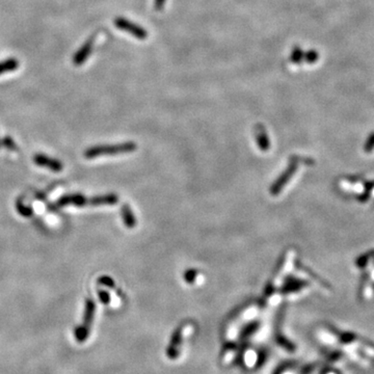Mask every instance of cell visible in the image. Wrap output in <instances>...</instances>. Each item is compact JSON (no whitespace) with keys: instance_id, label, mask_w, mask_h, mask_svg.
Segmentation results:
<instances>
[{"instance_id":"7","label":"cell","mask_w":374,"mask_h":374,"mask_svg":"<svg viewBox=\"0 0 374 374\" xmlns=\"http://www.w3.org/2000/svg\"><path fill=\"white\" fill-rule=\"evenodd\" d=\"M95 39H96V35H94L92 37L87 39L85 41V43L73 55L72 60H73V64L75 66H81L82 64H84V62L86 61V59L88 58L89 54L92 51V47H94V44H95Z\"/></svg>"},{"instance_id":"3","label":"cell","mask_w":374,"mask_h":374,"mask_svg":"<svg viewBox=\"0 0 374 374\" xmlns=\"http://www.w3.org/2000/svg\"><path fill=\"white\" fill-rule=\"evenodd\" d=\"M304 164L313 165L314 164V161L312 160L311 158L300 157V156H293V157H291L290 162H289V165L286 168V170L282 174V176H280L275 181V183L271 186L270 194L272 196H277L280 192H282V190L284 189V187L288 184V182L294 177L295 173L299 170L300 166L301 165H304Z\"/></svg>"},{"instance_id":"6","label":"cell","mask_w":374,"mask_h":374,"mask_svg":"<svg viewBox=\"0 0 374 374\" xmlns=\"http://www.w3.org/2000/svg\"><path fill=\"white\" fill-rule=\"evenodd\" d=\"M115 25L117 28L126 31L129 35L133 36L138 40H146L148 38V31L140 26L128 19H125L123 17H118L115 19Z\"/></svg>"},{"instance_id":"21","label":"cell","mask_w":374,"mask_h":374,"mask_svg":"<svg viewBox=\"0 0 374 374\" xmlns=\"http://www.w3.org/2000/svg\"><path fill=\"white\" fill-rule=\"evenodd\" d=\"M17 210L19 211V213H20L21 215L26 216V217H30L31 215L34 214V210L31 209L30 207L25 206L21 201H19V202L17 203Z\"/></svg>"},{"instance_id":"10","label":"cell","mask_w":374,"mask_h":374,"mask_svg":"<svg viewBox=\"0 0 374 374\" xmlns=\"http://www.w3.org/2000/svg\"><path fill=\"white\" fill-rule=\"evenodd\" d=\"M310 286V283L306 279H301V278H296L293 276H288L284 285L282 287V293L284 294H290V293H296V292H301L304 289L308 288Z\"/></svg>"},{"instance_id":"24","label":"cell","mask_w":374,"mask_h":374,"mask_svg":"<svg viewBox=\"0 0 374 374\" xmlns=\"http://www.w3.org/2000/svg\"><path fill=\"white\" fill-rule=\"evenodd\" d=\"M197 275H198V272L195 269H191L185 273V278H186L187 282H190L192 284V283L195 282V278H196Z\"/></svg>"},{"instance_id":"4","label":"cell","mask_w":374,"mask_h":374,"mask_svg":"<svg viewBox=\"0 0 374 374\" xmlns=\"http://www.w3.org/2000/svg\"><path fill=\"white\" fill-rule=\"evenodd\" d=\"M136 145L134 143H124L119 145H102L88 148L84 152V156L87 159H94L98 156L103 155H116L123 153H130L135 151Z\"/></svg>"},{"instance_id":"12","label":"cell","mask_w":374,"mask_h":374,"mask_svg":"<svg viewBox=\"0 0 374 374\" xmlns=\"http://www.w3.org/2000/svg\"><path fill=\"white\" fill-rule=\"evenodd\" d=\"M255 136L260 149L262 151H267L270 147V142L267 131L262 124H257L255 126Z\"/></svg>"},{"instance_id":"13","label":"cell","mask_w":374,"mask_h":374,"mask_svg":"<svg viewBox=\"0 0 374 374\" xmlns=\"http://www.w3.org/2000/svg\"><path fill=\"white\" fill-rule=\"evenodd\" d=\"M122 216H123V221L126 225V227L132 229L136 226V220L134 217L133 212L131 211L130 207L128 205H124L122 208Z\"/></svg>"},{"instance_id":"9","label":"cell","mask_w":374,"mask_h":374,"mask_svg":"<svg viewBox=\"0 0 374 374\" xmlns=\"http://www.w3.org/2000/svg\"><path fill=\"white\" fill-rule=\"evenodd\" d=\"M67 205H75L78 207L90 205V198H86L82 195H67L61 197L56 203V207H64Z\"/></svg>"},{"instance_id":"1","label":"cell","mask_w":374,"mask_h":374,"mask_svg":"<svg viewBox=\"0 0 374 374\" xmlns=\"http://www.w3.org/2000/svg\"><path fill=\"white\" fill-rule=\"evenodd\" d=\"M354 266L362 273L358 285V299L366 303L374 301V249L357 257Z\"/></svg>"},{"instance_id":"14","label":"cell","mask_w":374,"mask_h":374,"mask_svg":"<svg viewBox=\"0 0 374 374\" xmlns=\"http://www.w3.org/2000/svg\"><path fill=\"white\" fill-rule=\"evenodd\" d=\"M19 67V61L16 58H8L4 61H0V75L7 72H12L17 70Z\"/></svg>"},{"instance_id":"19","label":"cell","mask_w":374,"mask_h":374,"mask_svg":"<svg viewBox=\"0 0 374 374\" xmlns=\"http://www.w3.org/2000/svg\"><path fill=\"white\" fill-rule=\"evenodd\" d=\"M363 149H364V152L366 154H368V155H371V154L374 153V132H372L368 136V138L366 140V143H365Z\"/></svg>"},{"instance_id":"25","label":"cell","mask_w":374,"mask_h":374,"mask_svg":"<svg viewBox=\"0 0 374 374\" xmlns=\"http://www.w3.org/2000/svg\"><path fill=\"white\" fill-rule=\"evenodd\" d=\"M166 3V0H154V9L155 11L160 12L164 8V5Z\"/></svg>"},{"instance_id":"17","label":"cell","mask_w":374,"mask_h":374,"mask_svg":"<svg viewBox=\"0 0 374 374\" xmlns=\"http://www.w3.org/2000/svg\"><path fill=\"white\" fill-rule=\"evenodd\" d=\"M258 326H259V323L258 322H254V323H251V324L246 325L244 327V329H243L242 333H241V338L242 339H245V338L249 337L251 335H253L256 332V330L258 329Z\"/></svg>"},{"instance_id":"15","label":"cell","mask_w":374,"mask_h":374,"mask_svg":"<svg viewBox=\"0 0 374 374\" xmlns=\"http://www.w3.org/2000/svg\"><path fill=\"white\" fill-rule=\"evenodd\" d=\"M304 58H305V52L303 51V49L299 46H295L290 54V61L293 62L294 65H301L305 61Z\"/></svg>"},{"instance_id":"23","label":"cell","mask_w":374,"mask_h":374,"mask_svg":"<svg viewBox=\"0 0 374 374\" xmlns=\"http://www.w3.org/2000/svg\"><path fill=\"white\" fill-rule=\"evenodd\" d=\"M98 296H99L100 301H101L103 304L107 305V304L111 303V295L108 294V292L101 290V291L98 292Z\"/></svg>"},{"instance_id":"2","label":"cell","mask_w":374,"mask_h":374,"mask_svg":"<svg viewBox=\"0 0 374 374\" xmlns=\"http://www.w3.org/2000/svg\"><path fill=\"white\" fill-rule=\"evenodd\" d=\"M367 182L362 176H341L336 181V187L341 195L362 203L367 190Z\"/></svg>"},{"instance_id":"20","label":"cell","mask_w":374,"mask_h":374,"mask_svg":"<svg viewBox=\"0 0 374 374\" xmlns=\"http://www.w3.org/2000/svg\"><path fill=\"white\" fill-rule=\"evenodd\" d=\"M318 58H319V54L316 50L311 49L308 52H305L304 60L306 62H308V64H314V62H316L318 60Z\"/></svg>"},{"instance_id":"26","label":"cell","mask_w":374,"mask_h":374,"mask_svg":"<svg viewBox=\"0 0 374 374\" xmlns=\"http://www.w3.org/2000/svg\"><path fill=\"white\" fill-rule=\"evenodd\" d=\"M3 147V145H2V139H0V148H2Z\"/></svg>"},{"instance_id":"8","label":"cell","mask_w":374,"mask_h":374,"mask_svg":"<svg viewBox=\"0 0 374 374\" xmlns=\"http://www.w3.org/2000/svg\"><path fill=\"white\" fill-rule=\"evenodd\" d=\"M184 333V327L180 326L176 330V332L171 336L169 345L166 350V354L168 358L170 360H176V358L179 356L180 353V347L182 344V337Z\"/></svg>"},{"instance_id":"22","label":"cell","mask_w":374,"mask_h":374,"mask_svg":"<svg viewBox=\"0 0 374 374\" xmlns=\"http://www.w3.org/2000/svg\"><path fill=\"white\" fill-rule=\"evenodd\" d=\"M99 284L107 286L109 288H115V282L113 280V278H111L109 276H101L99 278Z\"/></svg>"},{"instance_id":"18","label":"cell","mask_w":374,"mask_h":374,"mask_svg":"<svg viewBox=\"0 0 374 374\" xmlns=\"http://www.w3.org/2000/svg\"><path fill=\"white\" fill-rule=\"evenodd\" d=\"M2 145L7 148L8 150L10 151H13V152H16L18 151V146L16 145V143L14 142V139L11 137V136H6L2 139Z\"/></svg>"},{"instance_id":"16","label":"cell","mask_w":374,"mask_h":374,"mask_svg":"<svg viewBox=\"0 0 374 374\" xmlns=\"http://www.w3.org/2000/svg\"><path fill=\"white\" fill-rule=\"evenodd\" d=\"M363 204H373L374 205V181L367 182V190L363 200Z\"/></svg>"},{"instance_id":"5","label":"cell","mask_w":374,"mask_h":374,"mask_svg":"<svg viewBox=\"0 0 374 374\" xmlns=\"http://www.w3.org/2000/svg\"><path fill=\"white\" fill-rule=\"evenodd\" d=\"M95 311H96L95 302H94L91 299H87L85 303L83 322L79 326H77L74 331L75 338L79 343L85 342V340L89 336L90 326L94 320V316H95Z\"/></svg>"},{"instance_id":"11","label":"cell","mask_w":374,"mask_h":374,"mask_svg":"<svg viewBox=\"0 0 374 374\" xmlns=\"http://www.w3.org/2000/svg\"><path fill=\"white\" fill-rule=\"evenodd\" d=\"M34 161L37 165L47 167L53 171H61L64 169V164L61 163V161L54 158H50L44 154H37L34 157Z\"/></svg>"}]
</instances>
